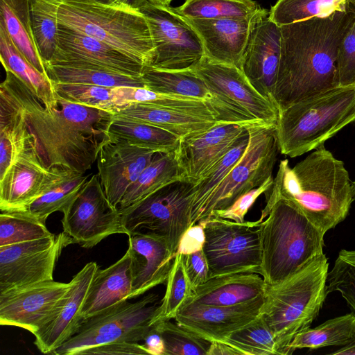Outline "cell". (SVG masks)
Wrapping results in <instances>:
<instances>
[{
  "label": "cell",
  "mask_w": 355,
  "mask_h": 355,
  "mask_svg": "<svg viewBox=\"0 0 355 355\" xmlns=\"http://www.w3.org/2000/svg\"><path fill=\"white\" fill-rule=\"evenodd\" d=\"M354 17L350 6L280 26L281 55L274 92L279 112L339 86L338 48Z\"/></svg>",
  "instance_id": "1"
},
{
  "label": "cell",
  "mask_w": 355,
  "mask_h": 355,
  "mask_svg": "<svg viewBox=\"0 0 355 355\" xmlns=\"http://www.w3.org/2000/svg\"><path fill=\"white\" fill-rule=\"evenodd\" d=\"M2 88L20 110L37 152L49 168L85 173L107 136L78 124L58 103L46 108L15 74L6 71Z\"/></svg>",
  "instance_id": "2"
},
{
  "label": "cell",
  "mask_w": 355,
  "mask_h": 355,
  "mask_svg": "<svg viewBox=\"0 0 355 355\" xmlns=\"http://www.w3.org/2000/svg\"><path fill=\"white\" fill-rule=\"evenodd\" d=\"M269 192L293 202L324 233L345 219L355 200L344 162L324 145L293 168L282 160Z\"/></svg>",
  "instance_id": "3"
},
{
  "label": "cell",
  "mask_w": 355,
  "mask_h": 355,
  "mask_svg": "<svg viewBox=\"0 0 355 355\" xmlns=\"http://www.w3.org/2000/svg\"><path fill=\"white\" fill-rule=\"evenodd\" d=\"M259 218L261 275L268 286L279 284L323 254L325 233L291 200L266 194Z\"/></svg>",
  "instance_id": "4"
},
{
  "label": "cell",
  "mask_w": 355,
  "mask_h": 355,
  "mask_svg": "<svg viewBox=\"0 0 355 355\" xmlns=\"http://www.w3.org/2000/svg\"><path fill=\"white\" fill-rule=\"evenodd\" d=\"M59 26L97 39L150 66L155 48L144 14L125 3L99 0H62L58 12Z\"/></svg>",
  "instance_id": "5"
},
{
  "label": "cell",
  "mask_w": 355,
  "mask_h": 355,
  "mask_svg": "<svg viewBox=\"0 0 355 355\" xmlns=\"http://www.w3.org/2000/svg\"><path fill=\"white\" fill-rule=\"evenodd\" d=\"M328 273L323 253L284 282L267 285L260 315L275 334L279 354L288 355L294 336L318 316L327 295Z\"/></svg>",
  "instance_id": "6"
},
{
  "label": "cell",
  "mask_w": 355,
  "mask_h": 355,
  "mask_svg": "<svg viewBox=\"0 0 355 355\" xmlns=\"http://www.w3.org/2000/svg\"><path fill=\"white\" fill-rule=\"evenodd\" d=\"M355 121V85L325 91L280 111L276 130L279 152L300 156L324 145Z\"/></svg>",
  "instance_id": "7"
},
{
  "label": "cell",
  "mask_w": 355,
  "mask_h": 355,
  "mask_svg": "<svg viewBox=\"0 0 355 355\" xmlns=\"http://www.w3.org/2000/svg\"><path fill=\"white\" fill-rule=\"evenodd\" d=\"M158 298L150 293L135 302L123 300L82 319L75 333L51 354L79 355L111 343L143 342L154 325Z\"/></svg>",
  "instance_id": "8"
},
{
  "label": "cell",
  "mask_w": 355,
  "mask_h": 355,
  "mask_svg": "<svg viewBox=\"0 0 355 355\" xmlns=\"http://www.w3.org/2000/svg\"><path fill=\"white\" fill-rule=\"evenodd\" d=\"M276 126L257 123L250 127V141L245 153L191 218V226L209 218L215 211L230 207L272 176L279 151Z\"/></svg>",
  "instance_id": "9"
},
{
  "label": "cell",
  "mask_w": 355,
  "mask_h": 355,
  "mask_svg": "<svg viewBox=\"0 0 355 355\" xmlns=\"http://www.w3.org/2000/svg\"><path fill=\"white\" fill-rule=\"evenodd\" d=\"M193 186L185 178L174 181L121 211L126 234H157L166 239L176 254L181 237L191 226Z\"/></svg>",
  "instance_id": "10"
},
{
  "label": "cell",
  "mask_w": 355,
  "mask_h": 355,
  "mask_svg": "<svg viewBox=\"0 0 355 355\" xmlns=\"http://www.w3.org/2000/svg\"><path fill=\"white\" fill-rule=\"evenodd\" d=\"M204 220L205 242L202 250L209 279L242 272L261 275L259 219L237 223L211 216Z\"/></svg>",
  "instance_id": "11"
},
{
  "label": "cell",
  "mask_w": 355,
  "mask_h": 355,
  "mask_svg": "<svg viewBox=\"0 0 355 355\" xmlns=\"http://www.w3.org/2000/svg\"><path fill=\"white\" fill-rule=\"evenodd\" d=\"M136 8L148 21L155 48L148 67L171 71L190 69L203 58L200 37L173 8L147 1H140Z\"/></svg>",
  "instance_id": "12"
},
{
  "label": "cell",
  "mask_w": 355,
  "mask_h": 355,
  "mask_svg": "<svg viewBox=\"0 0 355 355\" xmlns=\"http://www.w3.org/2000/svg\"><path fill=\"white\" fill-rule=\"evenodd\" d=\"M63 232L85 248H92L107 236L125 234L119 209L105 196L98 174L87 182L65 207Z\"/></svg>",
  "instance_id": "13"
},
{
  "label": "cell",
  "mask_w": 355,
  "mask_h": 355,
  "mask_svg": "<svg viewBox=\"0 0 355 355\" xmlns=\"http://www.w3.org/2000/svg\"><path fill=\"white\" fill-rule=\"evenodd\" d=\"M73 243L64 232L57 235L0 246V293L53 280L62 250Z\"/></svg>",
  "instance_id": "14"
},
{
  "label": "cell",
  "mask_w": 355,
  "mask_h": 355,
  "mask_svg": "<svg viewBox=\"0 0 355 355\" xmlns=\"http://www.w3.org/2000/svg\"><path fill=\"white\" fill-rule=\"evenodd\" d=\"M71 171L47 168L39 156L32 138L0 177L1 211H26L36 200Z\"/></svg>",
  "instance_id": "15"
},
{
  "label": "cell",
  "mask_w": 355,
  "mask_h": 355,
  "mask_svg": "<svg viewBox=\"0 0 355 355\" xmlns=\"http://www.w3.org/2000/svg\"><path fill=\"white\" fill-rule=\"evenodd\" d=\"M192 69L213 93L255 121L277 125V107L254 88L242 70L205 56Z\"/></svg>",
  "instance_id": "16"
},
{
  "label": "cell",
  "mask_w": 355,
  "mask_h": 355,
  "mask_svg": "<svg viewBox=\"0 0 355 355\" xmlns=\"http://www.w3.org/2000/svg\"><path fill=\"white\" fill-rule=\"evenodd\" d=\"M46 64L96 68L138 77L146 67L97 39L61 26L55 51Z\"/></svg>",
  "instance_id": "17"
},
{
  "label": "cell",
  "mask_w": 355,
  "mask_h": 355,
  "mask_svg": "<svg viewBox=\"0 0 355 355\" xmlns=\"http://www.w3.org/2000/svg\"><path fill=\"white\" fill-rule=\"evenodd\" d=\"M69 283L41 282L0 293V324L34 334L49 319L70 288Z\"/></svg>",
  "instance_id": "18"
},
{
  "label": "cell",
  "mask_w": 355,
  "mask_h": 355,
  "mask_svg": "<svg viewBox=\"0 0 355 355\" xmlns=\"http://www.w3.org/2000/svg\"><path fill=\"white\" fill-rule=\"evenodd\" d=\"M268 14L269 10L262 8L245 19L182 17L200 37L205 57L243 71L244 54L252 31L258 21Z\"/></svg>",
  "instance_id": "19"
},
{
  "label": "cell",
  "mask_w": 355,
  "mask_h": 355,
  "mask_svg": "<svg viewBox=\"0 0 355 355\" xmlns=\"http://www.w3.org/2000/svg\"><path fill=\"white\" fill-rule=\"evenodd\" d=\"M264 296L265 293L234 306L199 304L190 297L180 307L175 320L210 342H224L232 333L260 314Z\"/></svg>",
  "instance_id": "20"
},
{
  "label": "cell",
  "mask_w": 355,
  "mask_h": 355,
  "mask_svg": "<svg viewBox=\"0 0 355 355\" xmlns=\"http://www.w3.org/2000/svg\"><path fill=\"white\" fill-rule=\"evenodd\" d=\"M255 123H218L207 130L181 138L175 155L184 178L195 184Z\"/></svg>",
  "instance_id": "21"
},
{
  "label": "cell",
  "mask_w": 355,
  "mask_h": 355,
  "mask_svg": "<svg viewBox=\"0 0 355 355\" xmlns=\"http://www.w3.org/2000/svg\"><path fill=\"white\" fill-rule=\"evenodd\" d=\"M157 151L107 138L97 156L98 175L108 200L118 206L127 189L150 164Z\"/></svg>",
  "instance_id": "22"
},
{
  "label": "cell",
  "mask_w": 355,
  "mask_h": 355,
  "mask_svg": "<svg viewBox=\"0 0 355 355\" xmlns=\"http://www.w3.org/2000/svg\"><path fill=\"white\" fill-rule=\"evenodd\" d=\"M141 78L146 88L153 92L205 101L218 122L260 123L213 93L193 69L171 71L146 66Z\"/></svg>",
  "instance_id": "23"
},
{
  "label": "cell",
  "mask_w": 355,
  "mask_h": 355,
  "mask_svg": "<svg viewBox=\"0 0 355 355\" xmlns=\"http://www.w3.org/2000/svg\"><path fill=\"white\" fill-rule=\"evenodd\" d=\"M280 55V26L268 14L258 21L252 31L244 54L243 71L254 88L275 105L274 92Z\"/></svg>",
  "instance_id": "24"
},
{
  "label": "cell",
  "mask_w": 355,
  "mask_h": 355,
  "mask_svg": "<svg viewBox=\"0 0 355 355\" xmlns=\"http://www.w3.org/2000/svg\"><path fill=\"white\" fill-rule=\"evenodd\" d=\"M98 268L96 262L91 261L73 276L60 304L33 334L40 352L52 354L75 333L82 320L80 313L89 287Z\"/></svg>",
  "instance_id": "25"
},
{
  "label": "cell",
  "mask_w": 355,
  "mask_h": 355,
  "mask_svg": "<svg viewBox=\"0 0 355 355\" xmlns=\"http://www.w3.org/2000/svg\"><path fill=\"white\" fill-rule=\"evenodd\" d=\"M128 236L132 299L166 282L175 254L157 234L135 232Z\"/></svg>",
  "instance_id": "26"
},
{
  "label": "cell",
  "mask_w": 355,
  "mask_h": 355,
  "mask_svg": "<svg viewBox=\"0 0 355 355\" xmlns=\"http://www.w3.org/2000/svg\"><path fill=\"white\" fill-rule=\"evenodd\" d=\"M130 256L125 254L105 269L98 268L80 311L82 319L121 301L131 299Z\"/></svg>",
  "instance_id": "27"
},
{
  "label": "cell",
  "mask_w": 355,
  "mask_h": 355,
  "mask_svg": "<svg viewBox=\"0 0 355 355\" xmlns=\"http://www.w3.org/2000/svg\"><path fill=\"white\" fill-rule=\"evenodd\" d=\"M112 116L152 125L180 139L203 132L220 123L212 118L139 103L120 107L112 113Z\"/></svg>",
  "instance_id": "28"
},
{
  "label": "cell",
  "mask_w": 355,
  "mask_h": 355,
  "mask_svg": "<svg viewBox=\"0 0 355 355\" xmlns=\"http://www.w3.org/2000/svg\"><path fill=\"white\" fill-rule=\"evenodd\" d=\"M266 287L258 273H236L209 279L195 290L191 300L203 304L234 306L264 294Z\"/></svg>",
  "instance_id": "29"
},
{
  "label": "cell",
  "mask_w": 355,
  "mask_h": 355,
  "mask_svg": "<svg viewBox=\"0 0 355 355\" xmlns=\"http://www.w3.org/2000/svg\"><path fill=\"white\" fill-rule=\"evenodd\" d=\"M0 58L6 71H10L19 78L46 108L58 105L52 81L30 62L14 43L1 21Z\"/></svg>",
  "instance_id": "30"
},
{
  "label": "cell",
  "mask_w": 355,
  "mask_h": 355,
  "mask_svg": "<svg viewBox=\"0 0 355 355\" xmlns=\"http://www.w3.org/2000/svg\"><path fill=\"white\" fill-rule=\"evenodd\" d=\"M31 139L21 112L0 88V177Z\"/></svg>",
  "instance_id": "31"
},
{
  "label": "cell",
  "mask_w": 355,
  "mask_h": 355,
  "mask_svg": "<svg viewBox=\"0 0 355 355\" xmlns=\"http://www.w3.org/2000/svg\"><path fill=\"white\" fill-rule=\"evenodd\" d=\"M0 21L30 62L47 75L33 31L29 0H0Z\"/></svg>",
  "instance_id": "32"
},
{
  "label": "cell",
  "mask_w": 355,
  "mask_h": 355,
  "mask_svg": "<svg viewBox=\"0 0 355 355\" xmlns=\"http://www.w3.org/2000/svg\"><path fill=\"white\" fill-rule=\"evenodd\" d=\"M183 178L175 151L157 152L150 164L127 189L118 209L121 211L159 188Z\"/></svg>",
  "instance_id": "33"
},
{
  "label": "cell",
  "mask_w": 355,
  "mask_h": 355,
  "mask_svg": "<svg viewBox=\"0 0 355 355\" xmlns=\"http://www.w3.org/2000/svg\"><path fill=\"white\" fill-rule=\"evenodd\" d=\"M107 136L130 145L164 153L176 151L180 140L176 135L160 128L112 116Z\"/></svg>",
  "instance_id": "34"
},
{
  "label": "cell",
  "mask_w": 355,
  "mask_h": 355,
  "mask_svg": "<svg viewBox=\"0 0 355 355\" xmlns=\"http://www.w3.org/2000/svg\"><path fill=\"white\" fill-rule=\"evenodd\" d=\"M355 341V313L327 320L315 328H306L297 333L287 348V354L298 349H317L328 346L340 347Z\"/></svg>",
  "instance_id": "35"
},
{
  "label": "cell",
  "mask_w": 355,
  "mask_h": 355,
  "mask_svg": "<svg viewBox=\"0 0 355 355\" xmlns=\"http://www.w3.org/2000/svg\"><path fill=\"white\" fill-rule=\"evenodd\" d=\"M46 73L52 82L93 85L103 87H146L141 76H130L111 71L58 64H45Z\"/></svg>",
  "instance_id": "36"
},
{
  "label": "cell",
  "mask_w": 355,
  "mask_h": 355,
  "mask_svg": "<svg viewBox=\"0 0 355 355\" xmlns=\"http://www.w3.org/2000/svg\"><path fill=\"white\" fill-rule=\"evenodd\" d=\"M62 0H29L32 28L40 56L45 64L55 51L59 24L58 12Z\"/></svg>",
  "instance_id": "37"
},
{
  "label": "cell",
  "mask_w": 355,
  "mask_h": 355,
  "mask_svg": "<svg viewBox=\"0 0 355 355\" xmlns=\"http://www.w3.org/2000/svg\"><path fill=\"white\" fill-rule=\"evenodd\" d=\"M182 17L194 19H245L262 10L253 0H185L173 8Z\"/></svg>",
  "instance_id": "38"
},
{
  "label": "cell",
  "mask_w": 355,
  "mask_h": 355,
  "mask_svg": "<svg viewBox=\"0 0 355 355\" xmlns=\"http://www.w3.org/2000/svg\"><path fill=\"white\" fill-rule=\"evenodd\" d=\"M350 0H277L269 10V18L279 26L345 11Z\"/></svg>",
  "instance_id": "39"
},
{
  "label": "cell",
  "mask_w": 355,
  "mask_h": 355,
  "mask_svg": "<svg viewBox=\"0 0 355 355\" xmlns=\"http://www.w3.org/2000/svg\"><path fill=\"white\" fill-rule=\"evenodd\" d=\"M250 127L224 157L194 184L190 220L245 153L250 141Z\"/></svg>",
  "instance_id": "40"
},
{
  "label": "cell",
  "mask_w": 355,
  "mask_h": 355,
  "mask_svg": "<svg viewBox=\"0 0 355 355\" xmlns=\"http://www.w3.org/2000/svg\"><path fill=\"white\" fill-rule=\"evenodd\" d=\"M89 177L83 173L69 172L60 182L36 200L26 212L46 223L51 214L64 211Z\"/></svg>",
  "instance_id": "41"
},
{
  "label": "cell",
  "mask_w": 355,
  "mask_h": 355,
  "mask_svg": "<svg viewBox=\"0 0 355 355\" xmlns=\"http://www.w3.org/2000/svg\"><path fill=\"white\" fill-rule=\"evenodd\" d=\"M224 343L239 350L241 355L279 354L275 334L260 314L232 333Z\"/></svg>",
  "instance_id": "42"
},
{
  "label": "cell",
  "mask_w": 355,
  "mask_h": 355,
  "mask_svg": "<svg viewBox=\"0 0 355 355\" xmlns=\"http://www.w3.org/2000/svg\"><path fill=\"white\" fill-rule=\"evenodd\" d=\"M166 282L165 294L157 307L153 324L175 319L180 307L193 294L185 272L182 254H175Z\"/></svg>",
  "instance_id": "43"
},
{
  "label": "cell",
  "mask_w": 355,
  "mask_h": 355,
  "mask_svg": "<svg viewBox=\"0 0 355 355\" xmlns=\"http://www.w3.org/2000/svg\"><path fill=\"white\" fill-rule=\"evenodd\" d=\"M44 223L26 211L0 214V246L52 236Z\"/></svg>",
  "instance_id": "44"
},
{
  "label": "cell",
  "mask_w": 355,
  "mask_h": 355,
  "mask_svg": "<svg viewBox=\"0 0 355 355\" xmlns=\"http://www.w3.org/2000/svg\"><path fill=\"white\" fill-rule=\"evenodd\" d=\"M155 324L164 344V355H207L211 342L177 322Z\"/></svg>",
  "instance_id": "45"
},
{
  "label": "cell",
  "mask_w": 355,
  "mask_h": 355,
  "mask_svg": "<svg viewBox=\"0 0 355 355\" xmlns=\"http://www.w3.org/2000/svg\"><path fill=\"white\" fill-rule=\"evenodd\" d=\"M52 83L56 94L68 101L112 113L117 110L118 105L114 95V87Z\"/></svg>",
  "instance_id": "46"
},
{
  "label": "cell",
  "mask_w": 355,
  "mask_h": 355,
  "mask_svg": "<svg viewBox=\"0 0 355 355\" xmlns=\"http://www.w3.org/2000/svg\"><path fill=\"white\" fill-rule=\"evenodd\" d=\"M327 294L338 292L355 313V250H342L329 272Z\"/></svg>",
  "instance_id": "47"
},
{
  "label": "cell",
  "mask_w": 355,
  "mask_h": 355,
  "mask_svg": "<svg viewBox=\"0 0 355 355\" xmlns=\"http://www.w3.org/2000/svg\"><path fill=\"white\" fill-rule=\"evenodd\" d=\"M336 68L339 86L355 85V17L338 46Z\"/></svg>",
  "instance_id": "48"
},
{
  "label": "cell",
  "mask_w": 355,
  "mask_h": 355,
  "mask_svg": "<svg viewBox=\"0 0 355 355\" xmlns=\"http://www.w3.org/2000/svg\"><path fill=\"white\" fill-rule=\"evenodd\" d=\"M273 182L274 178L272 176L261 186L240 196L230 207L215 211L212 213L211 216L221 218L237 223L245 221V216L249 209L262 193H267L270 191L273 185Z\"/></svg>",
  "instance_id": "49"
},
{
  "label": "cell",
  "mask_w": 355,
  "mask_h": 355,
  "mask_svg": "<svg viewBox=\"0 0 355 355\" xmlns=\"http://www.w3.org/2000/svg\"><path fill=\"white\" fill-rule=\"evenodd\" d=\"M185 272L193 292L209 279V268L203 250L182 254Z\"/></svg>",
  "instance_id": "50"
},
{
  "label": "cell",
  "mask_w": 355,
  "mask_h": 355,
  "mask_svg": "<svg viewBox=\"0 0 355 355\" xmlns=\"http://www.w3.org/2000/svg\"><path fill=\"white\" fill-rule=\"evenodd\" d=\"M205 220L190 226L180 239L176 254H189L203 250Z\"/></svg>",
  "instance_id": "51"
},
{
  "label": "cell",
  "mask_w": 355,
  "mask_h": 355,
  "mask_svg": "<svg viewBox=\"0 0 355 355\" xmlns=\"http://www.w3.org/2000/svg\"><path fill=\"white\" fill-rule=\"evenodd\" d=\"M83 354H148V352L143 344L139 343L116 342L92 347L79 354V355Z\"/></svg>",
  "instance_id": "52"
},
{
  "label": "cell",
  "mask_w": 355,
  "mask_h": 355,
  "mask_svg": "<svg viewBox=\"0 0 355 355\" xmlns=\"http://www.w3.org/2000/svg\"><path fill=\"white\" fill-rule=\"evenodd\" d=\"M143 345L150 355H164V344L162 338L157 330L155 324L148 332L143 341Z\"/></svg>",
  "instance_id": "53"
},
{
  "label": "cell",
  "mask_w": 355,
  "mask_h": 355,
  "mask_svg": "<svg viewBox=\"0 0 355 355\" xmlns=\"http://www.w3.org/2000/svg\"><path fill=\"white\" fill-rule=\"evenodd\" d=\"M207 355H241V354L226 343L211 341Z\"/></svg>",
  "instance_id": "54"
},
{
  "label": "cell",
  "mask_w": 355,
  "mask_h": 355,
  "mask_svg": "<svg viewBox=\"0 0 355 355\" xmlns=\"http://www.w3.org/2000/svg\"><path fill=\"white\" fill-rule=\"evenodd\" d=\"M331 355H355V341L345 347H339L334 352L329 353Z\"/></svg>",
  "instance_id": "55"
},
{
  "label": "cell",
  "mask_w": 355,
  "mask_h": 355,
  "mask_svg": "<svg viewBox=\"0 0 355 355\" xmlns=\"http://www.w3.org/2000/svg\"><path fill=\"white\" fill-rule=\"evenodd\" d=\"M141 1H147L151 3L156 5L170 6V3L173 0H135V7L137 5V3Z\"/></svg>",
  "instance_id": "56"
},
{
  "label": "cell",
  "mask_w": 355,
  "mask_h": 355,
  "mask_svg": "<svg viewBox=\"0 0 355 355\" xmlns=\"http://www.w3.org/2000/svg\"><path fill=\"white\" fill-rule=\"evenodd\" d=\"M110 3H125L135 7V0H109Z\"/></svg>",
  "instance_id": "57"
},
{
  "label": "cell",
  "mask_w": 355,
  "mask_h": 355,
  "mask_svg": "<svg viewBox=\"0 0 355 355\" xmlns=\"http://www.w3.org/2000/svg\"><path fill=\"white\" fill-rule=\"evenodd\" d=\"M350 3L355 7V0H350Z\"/></svg>",
  "instance_id": "58"
},
{
  "label": "cell",
  "mask_w": 355,
  "mask_h": 355,
  "mask_svg": "<svg viewBox=\"0 0 355 355\" xmlns=\"http://www.w3.org/2000/svg\"><path fill=\"white\" fill-rule=\"evenodd\" d=\"M354 200H355V182H354Z\"/></svg>",
  "instance_id": "59"
},
{
  "label": "cell",
  "mask_w": 355,
  "mask_h": 355,
  "mask_svg": "<svg viewBox=\"0 0 355 355\" xmlns=\"http://www.w3.org/2000/svg\"><path fill=\"white\" fill-rule=\"evenodd\" d=\"M99 1H105V2H108L109 0H99Z\"/></svg>",
  "instance_id": "60"
}]
</instances>
